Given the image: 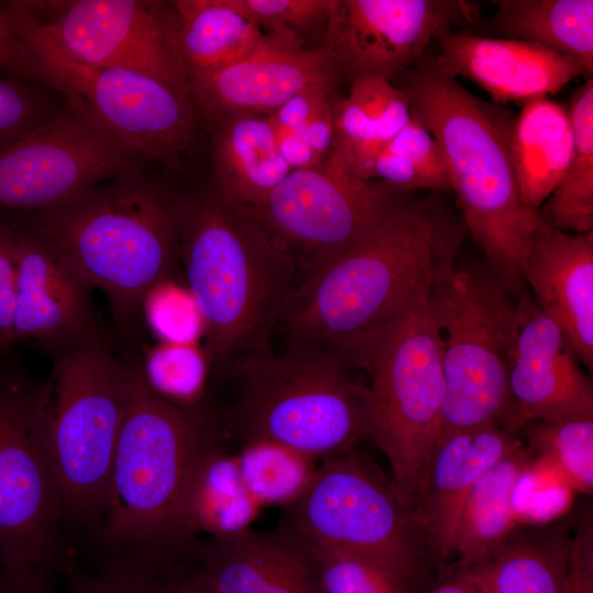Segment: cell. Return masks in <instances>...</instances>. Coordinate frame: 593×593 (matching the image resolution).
<instances>
[{
	"label": "cell",
	"instance_id": "cell-34",
	"mask_svg": "<svg viewBox=\"0 0 593 593\" xmlns=\"http://www.w3.org/2000/svg\"><path fill=\"white\" fill-rule=\"evenodd\" d=\"M246 489L260 504H292L309 486L316 460L271 441L240 445L236 456Z\"/></svg>",
	"mask_w": 593,
	"mask_h": 593
},
{
	"label": "cell",
	"instance_id": "cell-33",
	"mask_svg": "<svg viewBox=\"0 0 593 593\" xmlns=\"http://www.w3.org/2000/svg\"><path fill=\"white\" fill-rule=\"evenodd\" d=\"M351 174L411 192L424 189L452 191L440 145L413 115L390 141L361 161Z\"/></svg>",
	"mask_w": 593,
	"mask_h": 593
},
{
	"label": "cell",
	"instance_id": "cell-15",
	"mask_svg": "<svg viewBox=\"0 0 593 593\" xmlns=\"http://www.w3.org/2000/svg\"><path fill=\"white\" fill-rule=\"evenodd\" d=\"M479 18L478 4L463 0H334L321 48L343 79L393 81L434 40Z\"/></svg>",
	"mask_w": 593,
	"mask_h": 593
},
{
	"label": "cell",
	"instance_id": "cell-35",
	"mask_svg": "<svg viewBox=\"0 0 593 593\" xmlns=\"http://www.w3.org/2000/svg\"><path fill=\"white\" fill-rule=\"evenodd\" d=\"M141 371L147 387L163 400L182 407L204 403L211 365L200 342H158L146 353Z\"/></svg>",
	"mask_w": 593,
	"mask_h": 593
},
{
	"label": "cell",
	"instance_id": "cell-2",
	"mask_svg": "<svg viewBox=\"0 0 593 593\" xmlns=\"http://www.w3.org/2000/svg\"><path fill=\"white\" fill-rule=\"evenodd\" d=\"M222 416L205 403L182 407L156 395L128 365L127 396L99 536L110 559L157 570L181 561L197 537L188 502L203 461L223 446Z\"/></svg>",
	"mask_w": 593,
	"mask_h": 593
},
{
	"label": "cell",
	"instance_id": "cell-23",
	"mask_svg": "<svg viewBox=\"0 0 593 593\" xmlns=\"http://www.w3.org/2000/svg\"><path fill=\"white\" fill-rule=\"evenodd\" d=\"M537 307L567 336L584 368L593 369V231L542 226L524 266Z\"/></svg>",
	"mask_w": 593,
	"mask_h": 593
},
{
	"label": "cell",
	"instance_id": "cell-6",
	"mask_svg": "<svg viewBox=\"0 0 593 593\" xmlns=\"http://www.w3.org/2000/svg\"><path fill=\"white\" fill-rule=\"evenodd\" d=\"M337 353L306 345L271 349L230 374L238 390L222 415L224 438L271 441L322 461L368 439L367 383Z\"/></svg>",
	"mask_w": 593,
	"mask_h": 593
},
{
	"label": "cell",
	"instance_id": "cell-47",
	"mask_svg": "<svg viewBox=\"0 0 593 593\" xmlns=\"http://www.w3.org/2000/svg\"><path fill=\"white\" fill-rule=\"evenodd\" d=\"M3 72L30 78L26 55L11 27L3 2H0V75Z\"/></svg>",
	"mask_w": 593,
	"mask_h": 593
},
{
	"label": "cell",
	"instance_id": "cell-18",
	"mask_svg": "<svg viewBox=\"0 0 593 593\" xmlns=\"http://www.w3.org/2000/svg\"><path fill=\"white\" fill-rule=\"evenodd\" d=\"M518 332L508 374L511 410L504 425L518 434L533 421L593 418V385L561 328L527 290L516 300Z\"/></svg>",
	"mask_w": 593,
	"mask_h": 593
},
{
	"label": "cell",
	"instance_id": "cell-5",
	"mask_svg": "<svg viewBox=\"0 0 593 593\" xmlns=\"http://www.w3.org/2000/svg\"><path fill=\"white\" fill-rule=\"evenodd\" d=\"M25 221L51 239L127 323L177 260V197L137 171L96 184Z\"/></svg>",
	"mask_w": 593,
	"mask_h": 593
},
{
	"label": "cell",
	"instance_id": "cell-30",
	"mask_svg": "<svg viewBox=\"0 0 593 593\" xmlns=\"http://www.w3.org/2000/svg\"><path fill=\"white\" fill-rule=\"evenodd\" d=\"M335 143L332 153L351 172L390 141L412 118L406 93L393 81H351L347 97L333 98Z\"/></svg>",
	"mask_w": 593,
	"mask_h": 593
},
{
	"label": "cell",
	"instance_id": "cell-46",
	"mask_svg": "<svg viewBox=\"0 0 593 593\" xmlns=\"http://www.w3.org/2000/svg\"><path fill=\"white\" fill-rule=\"evenodd\" d=\"M270 122L279 152L291 170L309 169L321 165L304 132L284 127L271 120Z\"/></svg>",
	"mask_w": 593,
	"mask_h": 593
},
{
	"label": "cell",
	"instance_id": "cell-31",
	"mask_svg": "<svg viewBox=\"0 0 593 593\" xmlns=\"http://www.w3.org/2000/svg\"><path fill=\"white\" fill-rule=\"evenodd\" d=\"M569 115L573 153L567 172L538 210L542 226L564 233L593 231V79L573 90Z\"/></svg>",
	"mask_w": 593,
	"mask_h": 593
},
{
	"label": "cell",
	"instance_id": "cell-40",
	"mask_svg": "<svg viewBox=\"0 0 593 593\" xmlns=\"http://www.w3.org/2000/svg\"><path fill=\"white\" fill-rule=\"evenodd\" d=\"M69 593H165L160 572L127 559H110L101 569H67Z\"/></svg>",
	"mask_w": 593,
	"mask_h": 593
},
{
	"label": "cell",
	"instance_id": "cell-42",
	"mask_svg": "<svg viewBox=\"0 0 593 593\" xmlns=\"http://www.w3.org/2000/svg\"><path fill=\"white\" fill-rule=\"evenodd\" d=\"M563 593H593V510L585 504L574 514Z\"/></svg>",
	"mask_w": 593,
	"mask_h": 593
},
{
	"label": "cell",
	"instance_id": "cell-9",
	"mask_svg": "<svg viewBox=\"0 0 593 593\" xmlns=\"http://www.w3.org/2000/svg\"><path fill=\"white\" fill-rule=\"evenodd\" d=\"M282 521L316 547L374 566L405 593H416L429 579L415 505L356 448L323 460Z\"/></svg>",
	"mask_w": 593,
	"mask_h": 593
},
{
	"label": "cell",
	"instance_id": "cell-10",
	"mask_svg": "<svg viewBox=\"0 0 593 593\" xmlns=\"http://www.w3.org/2000/svg\"><path fill=\"white\" fill-rule=\"evenodd\" d=\"M419 293L368 344L356 365L369 374L368 439L387 457L392 479L414 504L441 440L445 379L441 340Z\"/></svg>",
	"mask_w": 593,
	"mask_h": 593
},
{
	"label": "cell",
	"instance_id": "cell-17",
	"mask_svg": "<svg viewBox=\"0 0 593 593\" xmlns=\"http://www.w3.org/2000/svg\"><path fill=\"white\" fill-rule=\"evenodd\" d=\"M333 57L306 48L291 32L269 30L246 58L216 71L189 78L200 118L210 123L231 115L269 116L293 96L343 82Z\"/></svg>",
	"mask_w": 593,
	"mask_h": 593
},
{
	"label": "cell",
	"instance_id": "cell-36",
	"mask_svg": "<svg viewBox=\"0 0 593 593\" xmlns=\"http://www.w3.org/2000/svg\"><path fill=\"white\" fill-rule=\"evenodd\" d=\"M525 432L533 452L556 465L579 491L593 490V418L540 419Z\"/></svg>",
	"mask_w": 593,
	"mask_h": 593
},
{
	"label": "cell",
	"instance_id": "cell-14",
	"mask_svg": "<svg viewBox=\"0 0 593 593\" xmlns=\"http://www.w3.org/2000/svg\"><path fill=\"white\" fill-rule=\"evenodd\" d=\"M138 158L66 107L0 147V211L38 213L136 171Z\"/></svg>",
	"mask_w": 593,
	"mask_h": 593
},
{
	"label": "cell",
	"instance_id": "cell-43",
	"mask_svg": "<svg viewBox=\"0 0 593 593\" xmlns=\"http://www.w3.org/2000/svg\"><path fill=\"white\" fill-rule=\"evenodd\" d=\"M15 287L14 222L0 219V354L14 344Z\"/></svg>",
	"mask_w": 593,
	"mask_h": 593
},
{
	"label": "cell",
	"instance_id": "cell-13",
	"mask_svg": "<svg viewBox=\"0 0 593 593\" xmlns=\"http://www.w3.org/2000/svg\"><path fill=\"white\" fill-rule=\"evenodd\" d=\"M32 393L19 371L0 369V567L9 580H48L64 514Z\"/></svg>",
	"mask_w": 593,
	"mask_h": 593
},
{
	"label": "cell",
	"instance_id": "cell-1",
	"mask_svg": "<svg viewBox=\"0 0 593 593\" xmlns=\"http://www.w3.org/2000/svg\"><path fill=\"white\" fill-rule=\"evenodd\" d=\"M461 230L432 197H415L289 294L276 331L288 345L357 362L371 339L450 271Z\"/></svg>",
	"mask_w": 593,
	"mask_h": 593
},
{
	"label": "cell",
	"instance_id": "cell-38",
	"mask_svg": "<svg viewBox=\"0 0 593 593\" xmlns=\"http://www.w3.org/2000/svg\"><path fill=\"white\" fill-rule=\"evenodd\" d=\"M234 10L261 29L283 30L302 40L304 34L318 32L327 24L334 0H226Z\"/></svg>",
	"mask_w": 593,
	"mask_h": 593
},
{
	"label": "cell",
	"instance_id": "cell-48",
	"mask_svg": "<svg viewBox=\"0 0 593 593\" xmlns=\"http://www.w3.org/2000/svg\"><path fill=\"white\" fill-rule=\"evenodd\" d=\"M159 572L165 593H216L187 560L168 564Z\"/></svg>",
	"mask_w": 593,
	"mask_h": 593
},
{
	"label": "cell",
	"instance_id": "cell-16",
	"mask_svg": "<svg viewBox=\"0 0 593 593\" xmlns=\"http://www.w3.org/2000/svg\"><path fill=\"white\" fill-rule=\"evenodd\" d=\"M30 10L56 42L86 64L148 75L189 89L188 77L174 51L169 10L138 0L46 2L51 19Z\"/></svg>",
	"mask_w": 593,
	"mask_h": 593
},
{
	"label": "cell",
	"instance_id": "cell-25",
	"mask_svg": "<svg viewBox=\"0 0 593 593\" xmlns=\"http://www.w3.org/2000/svg\"><path fill=\"white\" fill-rule=\"evenodd\" d=\"M510 142L522 200L538 213L572 158L573 128L568 109L549 97L523 103L514 115Z\"/></svg>",
	"mask_w": 593,
	"mask_h": 593
},
{
	"label": "cell",
	"instance_id": "cell-29",
	"mask_svg": "<svg viewBox=\"0 0 593 593\" xmlns=\"http://www.w3.org/2000/svg\"><path fill=\"white\" fill-rule=\"evenodd\" d=\"M532 449L522 445L474 483L463 504L457 538L456 569L482 562L517 526L515 496L532 466Z\"/></svg>",
	"mask_w": 593,
	"mask_h": 593
},
{
	"label": "cell",
	"instance_id": "cell-22",
	"mask_svg": "<svg viewBox=\"0 0 593 593\" xmlns=\"http://www.w3.org/2000/svg\"><path fill=\"white\" fill-rule=\"evenodd\" d=\"M523 444L518 434L488 425L445 436L438 445L414 505L422 522L430 564L455 558L459 519L475 481Z\"/></svg>",
	"mask_w": 593,
	"mask_h": 593
},
{
	"label": "cell",
	"instance_id": "cell-44",
	"mask_svg": "<svg viewBox=\"0 0 593 593\" xmlns=\"http://www.w3.org/2000/svg\"><path fill=\"white\" fill-rule=\"evenodd\" d=\"M335 91L336 87L332 86L311 88L290 98L268 118L279 125L303 132L316 105Z\"/></svg>",
	"mask_w": 593,
	"mask_h": 593
},
{
	"label": "cell",
	"instance_id": "cell-11",
	"mask_svg": "<svg viewBox=\"0 0 593 593\" xmlns=\"http://www.w3.org/2000/svg\"><path fill=\"white\" fill-rule=\"evenodd\" d=\"M428 306L441 340V439L460 430L504 426L518 332L513 295L491 271L454 269L430 288Z\"/></svg>",
	"mask_w": 593,
	"mask_h": 593
},
{
	"label": "cell",
	"instance_id": "cell-21",
	"mask_svg": "<svg viewBox=\"0 0 593 593\" xmlns=\"http://www.w3.org/2000/svg\"><path fill=\"white\" fill-rule=\"evenodd\" d=\"M438 41V69L474 81L500 105L548 97L580 76L592 78L575 59L528 42L460 31Z\"/></svg>",
	"mask_w": 593,
	"mask_h": 593
},
{
	"label": "cell",
	"instance_id": "cell-24",
	"mask_svg": "<svg viewBox=\"0 0 593 593\" xmlns=\"http://www.w3.org/2000/svg\"><path fill=\"white\" fill-rule=\"evenodd\" d=\"M211 124L212 186L236 205L261 203L291 171L269 118L231 115Z\"/></svg>",
	"mask_w": 593,
	"mask_h": 593
},
{
	"label": "cell",
	"instance_id": "cell-32",
	"mask_svg": "<svg viewBox=\"0 0 593 593\" xmlns=\"http://www.w3.org/2000/svg\"><path fill=\"white\" fill-rule=\"evenodd\" d=\"M261 505L246 489L236 456L223 446L201 465L188 502V523L195 537H226L249 528Z\"/></svg>",
	"mask_w": 593,
	"mask_h": 593
},
{
	"label": "cell",
	"instance_id": "cell-7",
	"mask_svg": "<svg viewBox=\"0 0 593 593\" xmlns=\"http://www.w3.org/2000/svg\"><path fill=\"white\" fill-rule=\"evenodd\" d=\"M3 7L26 55L30 78L56 89L67 108L135 157L172 168L180 164L200 119L189 91L133 70L80 61L25 1Z\"/></svg>",
	"mask_w": 593,
	"mask_h": 593
},
{
	"label": "cell",
	"instance_id": "cell-4",
	"mask_svg": "<svg viewBox=\"0 0 593 593\" xmlns=\"http://www.w3.org/2000/svg\"><path fill=\"white\" fill-rule=\"evenodd\" d=\"M176 253L204 320L211 370L230 374L269 351L279 313L300 279L245 208L213 186L177 197Z\"/></svg>",
	"mask_w": 593,
	"mask_h": 593
},
{
	"label": "cell",
	"instance_id": "cell-3",
	"mask_svg": "<svg viewBox=\"0 0 593 593\" xmlns=\"http://www.w3.org/2000/svg\"><path fill=\"white\" fill-rule=\"evenodd\" d=\"M393 82L443 149L463 226L490 271L518 296L526 289L524 266L542 225L523 202L515 177L510 142L515 114L472 94L433 58H423Z\"/></svg>",
	"mask_w": 593,
	"mask_h": 593
},
{
	"label": "cell",
	"instance_id": "cell-39",
	"mask_svg": "<svg viewBox=\"0 0 593 593\" xmlns=\"http://www.w3.org/2000/svg\"><path fill=\"white\" fill-rule=\"evenodd\" d=\"M306 544L316 561L322 593H405L374 566L350 555Z\"/></svg>",
	"mask_w": 593,
	"mask_h": 593
},
{
	"label": "cell",
	"instance_id": "cell-50",
	"mask_svg": "<svg viewBox=\"0 0 593 593\" xmlns=\"http://www.w3.org/2000/svg\"><path fill=\"white\" fill-rule=\"evenodd\" d=\"M0 593H52L47 580H9L0 578Z\"/></svg>",
	"mask_w": 593,
	"mask_h": 593
},
{
	"label": "cell",
	"instance_id": "cell-28",
	"mask_svg": "<svg viewBox=\"0 0 593 593\" xmlns=\"http://www.w3.org/2000/svg\"><path fill=\"white\" fill-rule=\"evenodd\" d=\"M170 8L171 44L188 80L246 58L264 34L226 0H179Z\"/></svg>",
	"mask_w": 593,
	"mask_h": 593
},
{
	"label": "cell",
	"instance_id": "cell-12",
	"mask_svg": "<svg viewBox=\"0 0 593 593\" xmlns=\"http://www.w3.org/2000/svg\"><path fill=\"white\" fill-rule=\"evenodd\" d=\"M413 198L353 175L331 153L317 167L291 170L266 200L245 210L293 262L301 282Z\"/></svg>",
	"mask_w": 593,
	"mask_h": 593
},
{
	"label": "cell",
	"instance_id": "cell-41",
	"mask_svg": "<svg viewBox=\"0 0 593 593\" xmlns=\"http://www.w3.org/2000/svg\"><path fill=\"white\" fill-rule=\"evenodd\" d=\"M48 118L44 103L32 89L0 75V147Z\"/></svg>",
	"mask_w": 593,
	"mask_h": 593
},
{
	"label": "cell",
	"instance_id": "cell-8",
	"mask_svg": "<svg viewBox=\"0 0 593 593\" xmlns=\"http://www.w3.org/2000/svg\"><path fill=\"white\" fill-rule=\"evenodd\" d=\"M128 365L97 334L56 355L33 385L42 444L58 484L64 515L100 521L127 396Z\"/></svg>",
	"mask_w": 593,
	"mask_h": 593
},
{
	"label": "cell",
	"instance_id": "cell-20",
	"mask_svg": "<svg viewBox=\"0 0 593 593\" xmlns=\"http://www.w3.org/2000/svg\"><path fill=\"white\" fill-rule=\"evenodd\" d=\"M184 560L216 593H322L311 548L284 521L270 532L197 539Z\"/></svg>",
	"mask_w": 593,
	"mask_h": 593
},
{
	"label": "cell",
	"instance_id": "cell-26",
	"mask_svg": "<svg viewBox=\"0 0 593 593\" xmlns=\"http://www.w3.org/2000/svg\"><path fill=\"white\" fill-rule=\"evenodd\" d=\"M574 514L515 527L489 558L474 564L488 593H563Z\"/></svg>",
	"mask_w": 593,
	"mask_h": 593
},
{
	"label": "cell",
	"instance_id": "cell-37",
	"mask_svg": "<svg viewBox=\"0 0 593 593\" xmlns=\"http://www.w3.org/2000/svg\"><path fill=\"white\" fill-rule=\"evenodd\" d=\"M139 307L158 342L197 343L204 337V320L193 294L171 277L153 286Z\"/></svg>",
	"mask_w": 593,
	"mask_h": 593
},
{
	"label": "cell",
	"instance_id": "cell-49",
	"mask_svg": "<svg viewBox=\"0 0 593 593\" xmlns=\"http://www.w3.org/2000/svg\"><path fill=\"white\" fill-rule=\"evenodd\" d=\"M426 593H488L475 567L456 571L448 580Z\"/></svg>",
	"mask_w": 593,
	"mask_h": 593
},
{
	"label": "cell",
	"instance_id": "cell-27",
	"mask_svg": "<svg viewBox=\"0 0 593 593\" xmlns=\"http://www.w3.org/2000/svg\"><path fill=\"white\" fill-rule=\"evenodd\" d=\"M483 22L460 32L533 43L579 61L593 74L592 0H497Z\"/></svg>",
	"mask_w": 593,
	"mask_h": 593
},
{
	"label": "cell",
	"instance_id": "cell-19",
	"mask_svg": "<svg viewBox=\"0 0 593 593\" xmlns=\"http://www.w3.org/2000/svg\"><path fill=\"white\" fill-rule=\"evenodd\" d=\"M14 343L58 353L97 335L92 287L45 235L14 222Z\"/></svg>",
	"mask_w": 593,
	"mask_h": 593
},
{
	"label": "cell",
	"instance_id": "cell-45",
	"mask_svg": "<svg viewBox=\"0 0 593 593\" xmlns=\"http://www.w3.org/2000/svg\"><path fill=\"white\" fill-rule=\"evenodd\" d=\"M333 98L334 94L326 97L316 105L303 131L321 164L331 155L335 143Z\"/></svg>",
	"mask_w": 593,
	"mask_h": 593
}]
</instances>
